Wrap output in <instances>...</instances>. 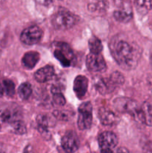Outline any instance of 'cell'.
Instances as JSON below:
<instances>
[{
  "label": "cell",
  "mask_w": 152,
  "mask_h": 153,
  "mask_svg": "<svg viewBox=\"0 0 152 153\" xmlns=\"http://www.w3.org/2000/svg\"><path fill=\"white\" fill-rule=\"evenodd\" d=\"M92 122V106L89 102H83L78 108L77 126L80 130L89 129Z\"/></svg>",
  "instance_id": "obj_5"
},
{
  "label": "cell",
  "mask_w": 152,
  "mask_h": 153,
  "mask_svg": "<svg viewBox=\"0 0 152 153\" xmlns=\"http://www.w3.org/2000/svg\"><path fill=\"white\" fill-rule=\"evenodd\" d=\"M55 76V69L52 66L46 65L39 69L34 75V79L40 83L49 82Z\"/></svg>",
  "instance_id": "obj_12"
},
{
  "label": "cell",
  "mask_w": 152,
  "mask_h": 153,
  "mask_svg": "<svg viewBox=\"0 0 152 153\" xmlns=\"http://www.w3.org/2000/svg\"><path fill=\"white\" fill-rule=\"evenodd\" d=\"M118 137L111 131H104L98 137V144L101 151L112 150L118 144Z\"/></svg>",
  "instance_id": "obj_9"
},
{
  "label": "cell",
  "mask_w": 152,
  "mask_h": 153,
  "mask_svg": "<svg viewBox=\"0 0 152 153\" xmlns=\"http://www.w3.org/2000/svg\"><path fill=\"white\" fill-rule=\"evenodd\" d=\"M3 88L5 94L9 97H13L15 94V85L10 79L3 80Z\"/></svg>",
  "instance_id": "obj_21"
},
{
  "label": "cell",
  "mask_w": 152,
  "mask_h": 153,
  "mask_svg": "<svg viewBox=\"0 0 152 153\" xmlns=\"http://www.w3.org/2000/svg\"><path fill=\"white\" fill-rule=\"evenodd\" d=\"M113 106L120 113H126L132 115L135 120L144 123L142 108L138 103L131 99L127 97H119L113 101Z\"/></svg>",
  "instance_id": "obj_2"
},
{
  "label": "cell",
  "mask_w": 152,
  "mask_h": 153,
  "mask_svg": "<svg viewBox=\"0 0 152 153\" xmlns=\"http://www.w3.org/2000/svg\"><path fill=\"white\" fill-rule=\"evenodd\" d=\"M79 141L75 132L70 131L66 133L61 140V146L67 153H74L78 149Z\"/></svg>",
  "instance_id": "obj_10"
},
{
  "label": "cell",
  "mask_w": 152,
  "mask_h": 153,
  "mask_svg": "<svg viewBox=\"0 0 152 153\" xmlns=\"http://www.w3.org/2000/svg\"><path fill=\"white\" fill-rule=\"evenodd\" d=\"M43 37V31L37 25L25 28L20 35V40L24 44L34 45L38 43Z\"/></svg>",
  "instance_id": "obj_7"
},
{
  "label": "cell",
  "mask_w": 152,
  "mask_h": 153,
  "mask_svg": "<svg viewBox=\"0 0 152 153\" xmlns=\"http://www.w3.org/2000/svg\"><path fill=\"white\" fill-rule=\"evenodd\" d=\"M88 88V79L84 76H77L75 79L73 90L76 97L82 99L86 94Z\"/></svg>",
  "instance_id": "obj_11"
},
{
  "label": "cell",
  "mask_w": 152,
  "mask_h": 153,
  "mask_svg": "<svg viewBox=\"0 0 152 153\" xmlns=\"http://www.w3.org/2000/svg\"><path fill=\"white\" fill-rule=\"evenodd\" d=\"M12 126H13V130H14L16 134H22L25 133V131H26L25 126L24 125V123L21 120L14 123L12 124Z\"/></svg>",
  "instance_id": "obj_23"
},
{
  "label": "cell",
  "mask_w": 152,
  "mask_h": 153,
  "mask_svg": "<svg viewBox=\"0 0 152 153\" xmlns=\"http://www.w3.org/2000/svg\"><path fill=\"white\" fill-rule=\"evenodd\" d=\"M17 93L19 97L22 100H27L31 97V93H32V88H31V84L28 82H25L20 85V86L18 88Z\"/></svg>",
  "instance_id": "obj_19"
},
{
  "label": "cell",
  "mask_w": 152,
  "mask_h": 153,
  "mask_svg": "<svg viewBox=\"0 0 152 153\" xmlns=\"http://www.w3.org/2000/svg\"><path fill=\"white\" fill-rule=\"evenodd\" d=\"M54 55L60 61L61 65L67 67L71 64L74 55L68 44L65 43H57L54 50Z\"/></svg>",
  "instance_id": "obj_6"
},
{
  "label": "cell",
  "mask_w": 152,
  "mask_h": 153,
  "mask_svg": "<svg viewBox=\"0 0 152 153\" xmlns=\"http://www.w3.org/2000/svg\"><path fill=\"white\" fill-rule=\"evenodd\" d=\"M135 6L139 13L145 15L152 9V0H135Z\"/></svg>",
  "instance_id": "obj_17"
},
{
  "label": "cell",
  "mask_w": 152,
  "mask_h": 153,
  "mask_svg": "<svg viewBox=\"0 0 152 153\" xmlns=\"http://www.w3.org/2000/svg\"><path fill=\"white\" fill-rule=\"evenodd\" d=\"M37 3L41 4V5H45L48 6L50 4H52L53 0H34Z\"/></svg>",
  "instance_id": "obj_24"
},
{
  "label": "cell",
  "mask_w": 152,
  "mask_h": 153,
  "mask_svg": "<svg viewBox=\"0 0 152 153\" xmlns=\"http://www.w3.org/2000/svg\"><path fill=\"white\" fill-rule=\"evenodd\" d=\"M141 108L144 118V123L149 126H152V105L149 102H144Z\"/></svg>",
  "instance_id": "obj_18"
},
{
  "label": "cell",
  "mask_w": 152,
  "mask_h": 153,
  "mask_svg": "<svg viewBox=\"0 0 152 153\" xmlns=\"http://www.w3.org/2000/svg\"><path fill=\"white\" fill-rule=\"evenodd\" d=\"M1 0H0V2H1Z\"/></svg>",
  "instance_id": "obj_27"
},
{
  "label": "cell",
  "mask_w": 152,
  "mask_h": 153,
  "mask_svg": "<svg viewBox=\"0 0 152 153\" xmlns=\"http://www.w3.org/2000/svg\"><path fill=\"white\" fill-rule=\"evenodd\" d=\"M89 48L91 53L101 54L103 49V46L101 41L98 37L92 36L89 40Z\"/></svg>",
  "instance_id": "obj_20"
},
{
  "label": "cell",
  "mask_w": 152,
  "mask_h": 153,
  "mask_svg": "<svg viewBox=\"0 0 152 153\" xmlns=\"http://www.w3.org/2000/svg\"><path fill=\"white\" fill-rule=\"evenodd\" d=\"M4 88H3V85H1V83H0V97H1L3 96V94H4Z\"/></svg>",
  "instance_id": "obj_25"
},
{
  "label": "cell",
  "mask_w": 152,
  "mask_h": 153,
  "mask_svg": "<svg viewBox=\"0 0 152 153\" xmlns=\"http://www.w3.org/2000/svg\"><path fill=\"white\" fill-rule=\"evenodd\" d=\"M116 20L120 22H128L132 19L133 13L131 7H124L120 9H117L113 13Z\"/></svg>",
  "instance_id": "obj_16"
},
{
  "label": "cell",
  "mask_w": 152,
  "mask_h": 153,
  "mask_svg": "<svg viewBox=\"0 0 152 153\" xmlns=\"http://www.w3.org/2000/svg\"><path fill=\"white\" fill-rule=\"evenodd\" d=\"M86 65L88 70L93 73H104L107 70V64L101 54L90 52L86 56Z\"/></svg>",
  "instance_id": "obj_8"
},
{
  "label": "cell",
  "mask_w": 152,
  "mask_h": 153,
  "mask_svg": "<svg viewBox=\"0 0 152 153\" xmlns=\"http://www.w3.org/2000/svg\"><path fill=\"white\" fill-rule=\"evenodd\" d=\"M40 59V55L39 52L34 51H30L26 52L22 58V64L26 69H33Z\"/></svg>",
  "instance_id": "obj_14"
},
{
  "label": "cell",
  "mask_w": 152,
  "mask_h": 153,
  "mask_svg": "<svg viewBox=\"0 0 152 153\" xmlns=\"http://www.w3.org/2000/svg\"><path fill=\"white\" fill-rule=\"evenodd\" d=\"M98 116L101 123L104 126H113L118 123L119 118L115 113L104 108H101L98 111Z\"/></svg>",
  "instance_id": "obj_13"
},
{
  "label": "cell",
  "mask_w": 152,
  "mask_h": 153,
  "mask_svg": "<svg viewBox=\"0 0 152 153\" xmlns=\"http://www.w3.org/2000/svg\"><path fill=\"white\" fill-rule=\"evenodd\" d=\"M125 82V78L122 73L114 72L108 77L104 79H98L95 82V87L98 92L102 95L110 94Z\"/></svg>",
  "instance_id": "obj_3"
},
{
  "label": "cell",
  "mask_w": 152,
  "mask_h": 153,
  "mask_svg": "<svg viewBox=\"0 0 152 153\" xmlns=\"http://www.w3.org/2000/svg\"><path fill=\"white\" fill-rule=\"evenodd\" d=\"M0 153H4V152H0Z\"/></svg>",
  "instance_id": "obj_28"
},
{
  "label": "cell",
  "mask_w": 152,
  "mask_h": 153,
  "mask_svg": "<svg viewBox=\"0 0 152 153\" xmlns=\"http://www.w3.org/2000/svg\"><path fill=\"white\" fill-rule=\"evenodd\" d=\"M150 63H151V67H152V52H151V55H150Z\"/></svg>",
  "instance_id": "obj_26"
},
{
  "label": "cell",
  "mask_w": 152,
  "mask_h": 153,
  "mask_svg": "<svg viewBox=\"0 0 152 153\" xmlns=\"http://www.w3.org/2000/svg\"><path fill=\"white\" fill-rule=\"evenodd\" d=\"M52 92L53 94V100L55 104L60 106L64 105L66 103V100L63 95L57 89L52 90Z\"/></svg>",
  "instance_id": "obj_22"
},
{
  "label": "cell",
  "mask_w": 152,
  "mask_h": 153,
  "mask_svg": "<svg viewBox=\"0 0 152 153\" xmlns=\"http://www.w3.org/2000/svg\"><path fill=\"white\" fill-rule=\"evenodd\" d=\"M20 113L15 108H4L0 112V118L3 122L11 123L12 124L20 120Z\"/></svg>",
  "instance_id": "obj_15"
},
{
  "label": "cell",
  "mask_w": 152,
  "mask_h": 153,
  "mask_svg": "<svg viewBox=\"0 0 152 153\" xmlns=\"http://www.w3.org/2000/svg\"><path fill=\"white\" fill-rule=\"evenodd\" d=\"M110 49L115 61L123 70H134L138 65L142 52L135 43L116 37L111 40Z\"/></svg>",
  "instance_id": "obj_1"
},
{
  "label": "cell",
  "mask_w": 152,
  "mask_h": 153,
  "mask_svg": "<svg viewBox=\"0 0 152 153\" xmlns=\"http://www.w3.org/2000/svg\"><path fill=\"white\" fill-rule=\"evenodd\" d=\"M77 16L66 10H60L52 16V25L58 30H66L76 24Z\"/></svg>",
  "instance_id": "obj_4"
},
{
  "label": "cell",
  "mask_w": 152,
  "mask_h": 153,
  "mask_svg": "<svg viewBox=\"0 0 152 153\" xmlns=\"http://www.w3.org/2000/svg\"><path fill=\"white\" fill-rule=\"evenodd\" d=\"M129 153H130V152H129Z\"/></svg>",
  "instance_id": "obj_29"
}]
</instances>
